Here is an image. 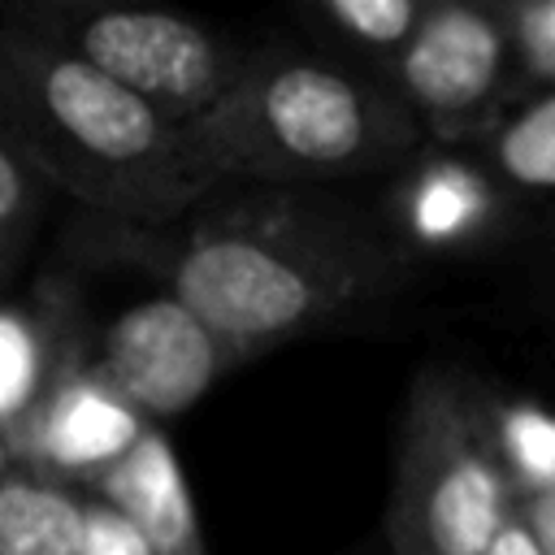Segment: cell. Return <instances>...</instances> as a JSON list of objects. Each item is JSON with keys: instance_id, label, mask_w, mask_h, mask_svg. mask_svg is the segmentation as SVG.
<instances>
[{"instance_id": "obj_21", "label": "cell", "mask_w": 555, "mask_h": 555, "mask_svg": "<svg viewBox=\"0 0 555 555\" xmlns=\"http://www.w3.org/2000/svg\"><path fill=\"white\" fill-rule=\"evenodd\" d=\"M13 468H17V460H13V451H9V438L0 434V481H4Z\"/></svg>"}, {"instance_id": "obj_17", "label": "cell", "mask_w": 555, "mask_h": 555, "mask_svg": "<svg viewBox=\"0 0 555 555\" xmlns=\"http://www.w3.org/2000/svg\"><path fill=\"white\" fill-rule=\"evenodd\" d=\"M520 95L555 87V0H499Z\"/></svg>"}, {"instance_id": "obj_5", "label": "cell", "mask_w": 555, "mask_h": 555, "mask_svg": "<svg viewBox=\"0 0 555 555\" xmlns=\"http://www.w3.org/2000/svg\"><path fill=\"white\" fill-rule=\"evenodd\" d=\"M0 13L52 39L173 126H195L230 91L247 56V48L225 30L169 9L104 0H13L0 4Z\"/></svg>"}, {"instance_id": "obj_4", "label": "cell", "mask_w": 555, "mask_h": 555, "mask_svg": "<svg viewBox=\"0 0 555 555\" xmlns=\"http://www.w3.org/2000/svg\"><path fill=\"white\" fill-rule=\"evenodd\" d=\"M490 399L494 390L447 364L412 377L386 503L390 555H481L516 512Z\"/></svg>"}, {"instance_id": "obj_12", "label": "cell", "mask_w": 555, "mask_h": 555, "mask_svg": "<svg viewBox=\"0 0 555 555\" xmlns=\"http://www.w3.org/2000/svg\"><path fill=\"white\" fill-rule=\"evenodd\" d=\"M429 0H312L295 9L308 48L382 78L416 35Z\"/></svg>"}, {"instance_id": "obj_15", "label": "cell", "mask_w": 555, "mask_h": 555, "mask_svg": "<svg viewBox=\"0 0 555 555\" xmlns=\"http://www.w3.org/2000/svg\"><path fill=\"white\" fill-rule=\"evenodd\" d=\"M494 442L516 503L555 490V412L533 399H490Z\"/></svg>"}, {"instance_id": "obj_14", "label": "cell", "mask_w": 555, "mask_h": 555, "mask_svg": "<svg viewBox=\"0 0 555 555\" xmlns=\"http://www.w3.org/2000/svg\"><path fill=\"white\" fill-rule=\"evenodd\" d=\"M0 555H82V490L17 464L0 481Z\"/></svg>"}, {"instance_id": "obj_16", "label": "cell", "mask_w": 555, "mask_h": 555, "mask_svg": "<svg viewBox=\"0 0 555 555\" xmlns=\"http://www.w3.org/2000/svg\"><path fill=\"white\" fill-rule=\"evenodd\" d=\"M48 199L52 191L39 182V173L0 139V291L26 269L48 221Z\"/></svg>"}, {"instance_id": "obj_6", "label": "cell", "mask_w": 555, "mask_h": 555, "mask_svg": "<svg viewBox=\"0 0 555 555\" xmlns=\"http://www.w3.org/2000/svg\"><path fill=\"white\" fill-rule=\"evenodd\" d=\"M382 82L429 147L464 152L486 139L520 100L499 0H429Z\"/></svg>"}, {"instance_id": "obj_3", "label": "cell", "mask_w": 555, "mask_h": 555, "mask_svg": "<svg viewBox=\"0 0 555 555\" xmlns=\"http://www.w3.org/2000/svg\"><path fill=\"white\" fill-rule=\"evenodd\" d=\"M221 186H312L399 173L429 143L382 78L308 43L247 48L230 91L186 126Z\"/></svg>"}, {"instance_id": "obj_10", "label": "cell", "mask_w": 555, "mask_h": 555, "mask_svg": "<svg viewBox=\"0 0 555 555\" xmlns=\"http://www.w3.org/2000/svg\"><path fill=\"white\" fill-rule=\"evenodd\" d=\"M82 494L113 503L139 529L147 555H208L186 473L165 429L156 425H147L139 442L108 473H100Z\"/></svg>"}, {"instance_id": "obj_19", "label": "cell", "mask_w": 555, "mask_h": 555, "mask_svg": "<svg viewBox=\"0 0 555 555\" xmlns=\"http://www.w3.org/2000/svg\"><path fill=\"white\" fill-rule=\"evenodd\" d=\"M516 512H520V516H525V525L533 529V538H538L542 555H555V490H546V494H533V499L516 503Z\"/></svg>"}, {"instance_id": "obj_9", "label": "cell", "mask_w": 555, "mask_h": 555, "mask_svg": "<svg viewBox=\"0 0 555 555\" xmlns=\"http://www.w3.org/2000/svg\"><path fill=\"white\" fill-rule=\"evenodd\" d=\"M507 208L512 199L468 152L425 147L399 169L382 212L403 247L421 260L434 251H473L494 243Z\"/></svg>"}, {"instance_id": "obj_18", "label": "cell", "mask_w": 555, "mask_h": 555, "mask_svg": "<svg viewBox=\"0 0 555 555\" xmlns=\"http://www.w3.org/2000/svg\"><path fill=\"white\" fill-rule=\"evenodd\" d=\"M82 555H147V546L113 503L82 494Z\"/></svg>"}, {"instance_id": "obj_2", "label": "cell", "mask_w": 555, "mask_h": 555, "mask_svg": "<svg viewBox=\"0 0 555 555\" xmlns=\"http://www.w3.org/2000/svg\"><path fill=\"white\" fill-rule=\"evenodd\" d=\"M0 139L82 217L169 225L221 182L165 121L52 39L0 13Z\"/></svg>"}, {"instance_id": "obj_1", "label": "cell", "mask_w": 555, "mask_h": 555, "mask_svg": "<svg viewBox=\"0 0 555 555\" xmlns=\"http://www.w3.org/2000/svg\"><path fill=\"white\" fill-rule=\"evenodd\" d=\"M74 247L160 282L243 364L386 304L416 273L382 208L312 186H217L169 225L78 212Z\"/></svg>"}, {"instance_id": "obj_8", "label": "cell", "mask_w": 555, "mask_h": 555, "mask_svg": "<svg viewBox=\"0 0 555 555\" xmlns=\"http://www.w3.org/2000/svg\"><path fill=\"white\" fill-rule=\"evenodd\" d=\"M147 429L91 369L87 351L74 356L39 403L9 434V451L22 468L43 473L61 486L87 490L100 473H108Z\"/></svg>"}, {"instance_id": "obj_7", "label": "cell", "mask_w": 555, "mask_h": 555, "mask_svg": "<svg viewBox=\"0 0 555 555\" xmlns=\"http://www.w3.org/2000/svg\"><path fill=\"white\" fill-rule=\"evenodd\" d=\"M87 360L100 382L156 429L195 408L238 364L225 343L169 295L117 312Z\"/></svg>"}, {"instance_id": "obj_11", "label": "cell", "mask_w": 555, "mask_h": 555, "mask_svg": "<svg viewBox=\"0 0 555 555\" xmlns=\"http://www.w3.org/2000/svg\"><path fill=\"white\" fill-rule=\"evenodd\" d=\"M82 334L65 299L35 308H0V434L9 438L22 416L39 403L52 377L82 356Z\"/></svg>"}, {"instance_id": "obj_13", "label": "cell", "mask_w": 555, "mask_h": 555, "mask_svg": "<svg viewBox=\"0 0 555 555\" xmlns=\"http://www.w3.org/2000/svg\"><path fill=\"white\" fill-rule=\"evenodd\" d=\"M490 182L516 199H555V87L520 95L486 139L464 147Z\"/></svg>"}, {"instance_id": "obj_20", "label": "cell", "mask_w": 555, "mask_h": 555, "mask_svg": "<svg viewBox=\"0 0 555 555\" xmlns=\"http://www.w3.org/2000/svg\"><path fill=\"white\" fill-rule=\"evenodd\" d=\"M481 555H542V546H538L533 529L525 525V516H520V512H512V516L503 520V529L490 538V546H486Z\"/></svg>"}]
</instances>
